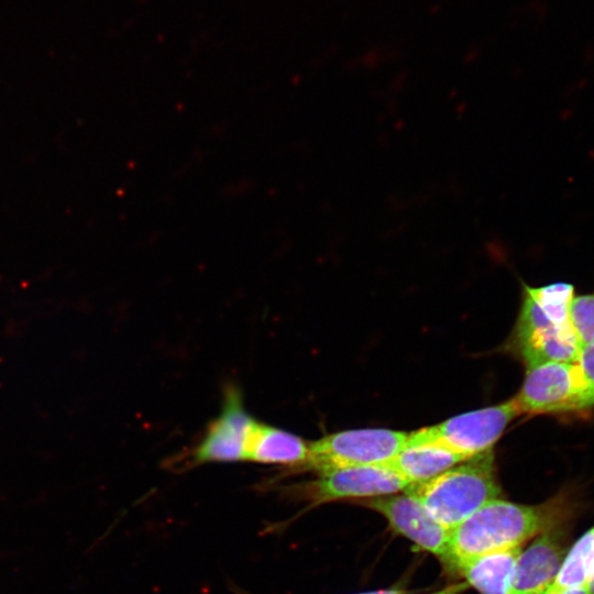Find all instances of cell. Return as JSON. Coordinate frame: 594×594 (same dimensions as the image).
Returning a JSON list of instances; mask_svg holds the SVG:
<instances>
[{
  "mask_svg": "<svg viewBox=\"0 0 594 594\" xmlns=\"http://www.w3.org/2000/svg\"><path fill=\"white\" fill-rule=\"evenodd\" d=\"M358 503L381 514L397 535L432 553L444 566H449L451 530L435 520L413 494L400 492L360 499Z\"/></svg>",
  "mask_w": 594,
  "mask_h": 594,
  "instance_id": "9",
  "label": "cell"
},
{
  "mask_svg": "<svg viewBox=\"0 0 594 594\" xmlns=\"http://www.w3.org/2000/svg\"><path fill=\"white\" fill-rule=\"evenodd\" d=\"M581 506L575 488L565 487L537 505L494 498L451 529V571L454 563L479 554L521 547L547 528L572 520Z\"/></svg>",
  "mask_w": 594,
  "mask_h": 594,
  "instance_id": "1",
  "label": "cell"
},
{
  "mask_svg": "<svg viewBox=\"0 0 594 594\" xmlns=\"http://www.w3.org/2000/svg\"><path fill=\"white\" fill-rule=\"evenodd\" d=\"M519 415L510 398L409 432L407 441L433 443L470 459L493 449L509 422Z\"/></svg>",
  "mask_w": 594,
  "mask_h": 594,
  "instance_id": "7",
  "label": "cell"
},
{
  "mask_svg": "<svg viewBox=\"0 0 594 594\" xmlns=\"http://www.w3.org/2000/svg\"><path fill=\"white\" fill-rule=\"evenodd\" d=\"M465 460L443 447L406 439L403 449L386 465L411 486L427 482Z\"/></svg>",
  "mask_w": 594,
  "mask_h": 594,
  "instance_id": "13",
  "label": "cell"
},
{
  "mask_svg": "<svg viewBox=\"0 0 594 594\" xmlns=\"http://www.w3.org/2000/svg\"><path fill=\"white\" fill-rule=\"evenodd\" d=\"M356 594H404V592L398 588H388V590H378V591H371V592L356 593Z\"/></svg>",
  "mask_w": 594,
  "mask_h": 594,
  "instance_id": "18",
  "label": "cell"
},
{
  "mask_svg": "<svg viewBox=\"0 0 594 594\" xmlns=\"http://www.w3.org/2000/svg\"><path fill=\"white\" fill-rule=\"evenodd\" d=\"M521 547L487 552L460 560L451 571L480 594H510Z\"/></svg>",
  "mask_w": 594,
  "mask_h": 594,
  "instance_id": "12",
  "label": "cell"
},
{
  "mask_svg": "<svg viewBox=\"0 0 594 594\" xmlns=\"http://www.w3.org/2000/svg\"><path fill=\"white\" fill-rule=\"evenodd\" d=\"M408 432L386 428L333 432L309 442L302 471L318 474L342 468L388 463L404 447ZM301 471V472H302Z\"/></svg>",
  "mask_w": 594,
  "mask_h": 594,
  "instance_id": "6",
  "label": "cell"
},
{
  "mask_svg": "<svg viewBox=\"0 0 594 594\" xmlns=\"http://www.w3.org/2000/svg\"><path fill=\"white\" fill-rule=\"evenodd\" d=\"M429 515L453 529L487 502L501 496L493 449L476 454L436 477L411 485Z\"/></svg>",
  "mask_w": 594,
  "mask_h": 594,
  "instance_id": "3",
  "label": "cell"
},
{
  "mask_svg": "<svg viewBox=\"0 0 594 594\" xmlns=\"http://www.w3.org/2000/svg\"><path fill=\"white\" fill-rule=\"evenodd\" d=\"M513 400L520 415L582 416L594 408V389L578 361H549L526 367Z\"/></svg>",
  "mask_w": 594,
  "mask_h": 594,
  "instance_id": "4",
  "label": "cell"
},
{
  "mask_svg": "<svg viewBox=\"0 0 594 594\" xmlns=\"http://www.w3.org/2000/svg\"><path fill=\"white\" fill-rule=\"evenodd\" d=\"M576 361L594 389V342L581 346Z\"/></svg>",
  "mask_w": 594,
  "mask_h": 594,
  "instance_id": "16",
  "label": "cell"
},
{
  "mask_svg": "<svg viewBox=\"0 0 594 594\" xmlns=\"http://www.w3.org/2000/svg\"><path fill=\"white\" fill-rule=\"evenodd\" d=\"M255 421L244 407L239 387L228 384L220 414L210 421L200 441L172 463L183 470L206 463L245 461L248 440Z\"/></svg>",
  "mask_w": 594,
  "mask_h": 594,
  "instance_id": "8",
  "label": "cell"
},
{
  "mask_svg": "<svg viewBox=\"0 0 594 594\" xmlns=\"http://www.w3.org/2000/svg\"><path fill=\"white\" fill-rule=\"evenodd\" d=\"M587 587H588V593L594 594V574H593Z\"/></svg>",
  "mask_w": 594,
  "mask_h": 594,
  "instance_id": "19",
  "label": "cell"
},
{
  "mask_svg": "<svg viewBox=\"0 0 594 594\" xmlns=\"http://www.w3.org/2000/svg\"><path fill=\"white\" fill-rule=\"evenodd\" d=\"M309 457V442L301 437L256 420L250 433L245 461L283 466V474L300 473Z\"/></svg>",
  "mask_w": 594,
  "mask_h": 594,
  "instance_id": "11",
  "label": "cell"
},
{
  "mask_svg": "<svg viewBox=\"0 0 594 594\" xmlns=\"http://www.w3.org/2000/svg\"><path fill=\"white\" fill-rule=\"evenodd\" d=\"M571 323L582 345L594 342V290L574 295L570 307Z\"/></svg>",
  "mask_w": 594,
  "mask_h": 594,
  "instance_id": "15",
  "label": "cell"
},
{
  "mask_svg": "<svg viewBox=\"0 0 594 594\" xmlns=\"http://www.w3.org/2000/svg\"><path fill=\"white\" fill-rule=\"evenodd\" d=\"M574 295V286L564 282L524 285L506 350L526 367L549 361H576L581 343L570 317Z\"/></svg>",
  "mask_w": 594,
  "mask_h": 594,
  "instance_id": "2",
  "label": "cell"
},
{
  "mask_svg": "<svg viewBox=\"0 0 594 594\" xmlns=\"http://www.w3.org/2000/svg\"><path fill=\"white\" fill-rule=\"evenodd\" d=\"M573 521L547 528L521 550L510 594H542L553 583L570 548Z\"/></svg>",
  "mask_w": 594,
  "mask_h": 594,
  "instance_id": "10",
  "label": "cell"
},
{
  "mask_svg": "<svg viewBox=\"0 0 594 594\" xmlns=\"http://www.w3.org/2000/svg\"><path fill=\"white\" fill-rule=\"evenodd\" d=\"M542 594H590L587 586L556 588L549 586Z\"/></svg>",
  "mask_w": 594,
  "mask_h": 594,
  "instance_id": "17",
  "label": "cell"
},
{
  "mask_svg": "<svg viewBox=\"0 0 594 594\" xmlns=\"http://www.w3.org/2000/svg\"><path fill=\"white\" fill-rule=\"evenodd\" d=\"M409 487L410 484L386 464L336 469L319 474L316 480L275 486L284 496L306 502L308 508L343 499L391 495Z\"/></svg>",
  "mask_w": 594,
  "mask_h": 594,
  "instance_id": "5",
  "label": "cell"
},
{
  "mask_svg": "<svg viewBox=\"0 0 594 594\" xmlns=\"http://www.w3.org/2000/svg\"><path fill=\"white\" fill-rule=\"evenodd\" d=\"M594 574V526L570 546L550 585L556 588L588 586Z\"/></svg>",
  "mask_w": 594,
  "mask_h": 594,
  "instance_id": "14",
  "label": "cell"
}]
</instances>
